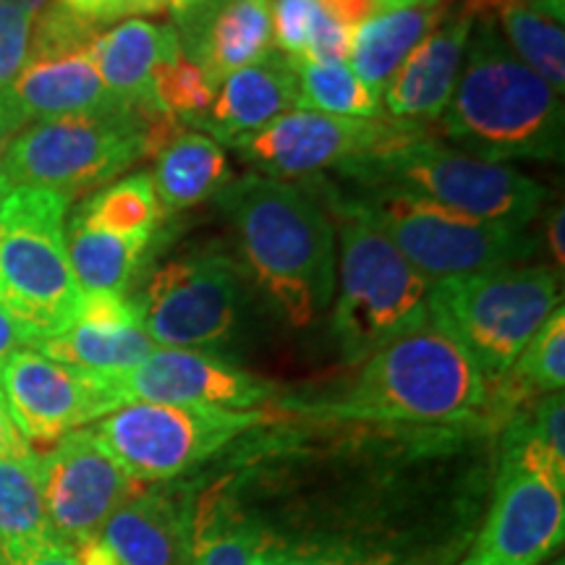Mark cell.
<instances>
[{
  "label": "cell",
  "mask_w": 565,
  "mask_h": 565,
  "mask_svg": "<svg viewBox=\"0 0 565 565\" xmlns=\"http://www.w3.org/2000/svg\"><path fill=\"white\" fill-rule=\"evenodd\" d=\"M236 231L246 273L282 320L307 328L335 291V228L312 194L291 181L249 173L215 196Z\"/></svg>",
  "instance_id": "obj_1"
},
{
  "label": "cell",
  "mask_w": 565,
  "mask_h": 565,
  "mask_svg": "<svg viewBox=\"0 0 565 565\" xmlns=\"http://www.w3.org/2000/svg\"><path fill=\"white\" fill-rule=\"evenodd\" d=\"M563 95L519 61L498 24L479 11L463 66L437 129L475 158L557 160L563 154Z\"/></svg>",
  "instance_id": "obj_2"
},
{
  "label": "cell",
  "mask_w": 565,
  "mask_h": 565,
  "mask_svg": "<svg viewBox=\"0 0 565 565\" xmlns=\"http://www.w3.org/2000/svg\"><path fill=\"white\" fill-rule=\"evenodd\" d=\"M280 406L335 422L454 424L484 412L487 383L463 345L427 317L370 353L335 398L282 401Z\"/></svg>",
  "instance_id": "obj_3"
},
{
  "label": "cell",
  "mask_w": 565,
  "mask_h": 565,
  "mask_svg": "<svg viewBox=\"0 0 565 565\" xmlns=\"http://www.w3.org/2000/svg\"><path fill=\"white\" fill-rule=\"evenodd\" d=\"M338 173L366 189H398L508 228H526L547 200V189L526 173L456 150L422 126H408Z\"/></svg>",
  "instance_id": "obj_4"
},
{
  "label": "cell",
  "mask_w": 565,
  "mask_h": 565,
  "mask_svg": "<svg viewBox=\"0 0 565 565\" xmlns=\"http://www.w3.org/2000/svg\"><path fill=\"white\" fill-rule=\"evenodd\" d=\"M68 204L51 189L13 186L0 207V303L30 349L66 333L82 301L68 263Z\"/></svg>",
  "instance_id": "obj_5"
},
{
  "label": "cell",
  "mask_w": 565,
  "mask_h": 565,
  "mask_svg": "<svg viewBox=\"0 0 565 565\" xmlns=\"http://www.w3.org/2000/svg\"><path fill=\"white\" fill-rule=\"evenodd\" d=\"M330 207L341 231V294L333 309V335L345 362L359 364L427 320L433 282L341 194H330Z\"/></svg>",
  "instance_id": "obj_6"
},
{
  "label": "cell",
  "mask_w": 565,
  "mask_h": 565,
  "mask_svg": "<svg viewBox=\"0 0 565 565\" xmlns=\"http://www.w3.org/2000/svg\"><path fill=\"white\" fill-rule=\"evenodd\" d=\"M561 303L553 267H494L433 282L429 317L498 383Z\"/></svg>",
  "instance_id": "obj_7"
},
{
  "label": "cell",
  "mask_w": 565,
  "mask_h": 565,
  "mask_svg": "<svg viewBox=\"0 0 565 565\" xmlns=\"http://www.w3.org/2000/svg\"><path fill=\"white\" fill-rule=\"evenodd\" d=\"M147 158V121L139 108H110L26 124L11 139L0 171L11 186L51 189L76 200Z\"/></svg>",
  "instance_id": "obj_8"
},
{
  "label": "cell",
  "mask_w": 565,
  "mask_h": 565,
  "mask_svg": "<svg viewBox=\"0 0 565 565\" xmlns=\"http://www.w3.org/2000/svg\"><path fill=\"white\" fill-rule=\"evenodd\" d=\"M343 200L429 282L524 263L536 249L526 228L479 221L398 189H366V194Z\"/></svg>",
  "instance_id": "obj_9"
},
{
  "label": "cell",
  "mask_w": 565,
  "mask_h": 565,
  "mask_svg": "<svg viewBox=\"0 0 565 565\" xmlns=\"http://www.w3.org/2000/svg\"><path fill=\"white\" fill-rule=\"evenodd\" d=\"M270 414L207 406L126 404L92 429L108 454L137 482H168L221 454L249 429L265 427Z\"/></svg>",
  "instance_id": "obj_10"
},
{
  "label": "cell",
  "mask_w": 565,
  "mask_h": 565,
  "mask_svg": "<svg viewBox=\"0 0 565 565\" xmlns=\"http://www.w3.org/2000/svg\"><path fill=\"white\" fill-rule=\"evenodd\" d=\"M145 330L160 349L204 351L228 341L244 301V270L223 252L160 265L141 296Z\"/></svg>",
  "instance_id": "obj_11"
},
{
  "label": "cell",
  "mask_w": 565,
  "mask_h": 565,
  "mask_svg": "<svg viewBox=\"0 0 565 565\" xmlns=\"http://www.w3.org/2000/svg\"><path fill=\"white\" fill-rule=\"evenodd\" d=\"M408 126L412 124L391 118H343L296 108L236 141L233 150L259 175L291 181L322 171H341L349 162L398 137Z\"/></svg>",
  "instance_id": "obj_12"
},
{
  "label": "cell",
  "mask_w": 565,
  "mask_h": 565,
  "mask_svg": "<svg viewBox=\"0 0 565 565\" xmlns=\"http://www.w3.org/2000/svg\"><path fill=\"white\" fill-rule=\"evenodd\" d=\"M42 500L53 540L79 547L95 540L105 521L137 494V479L108 454L92 429H76L40 456Z\"/></svg>",
  "instance_id": "obj_13"
},
{
  "label": "cell",
  "mask_w": 565,
  "mask_h": 565,
  "mask_svg": "<svg viewBox=\"0 0 565 565\" xmlns=\"http://www.w3.org/2000/svg\"><path fill=\"white\" fill-rule=\"evenodd\" d=\"M0 393L30 445L58 443L118 408L108 380L53 362L34 349H21L3 364Z\"/></svg>",
  "instance_id": "obj_14"
},
{
  "label": "cell",
  "mask_w": 565,
  "mask_h": 565,
  "mask_svg": "<svg viewBox=\"0 0 565 565\" xmlns=\"http://www.w3.org/2000/svg\"><path fill=\"white\" fill-rule=\"evenodd\" d=\"M118 408L126 404L207 406L254 412L278 395V387L207 351L154 349L131 372L105 377Z\"/></svg>",
  "instance_id": "obj_15"
},
{
  "label": "cell",
  "mask_w": 565,
  "mask_h": 565,
  "mask_svg": "<svg viewBox=\"0 0 565 565\" xmlns=\"http://www.w3.org/2000/svg\"><path fill=\"white\" fill-rule=\"evenodd\" d=\"M563 492L500 458L490 515L458 565H542L563 545Z\"/></svg>",
  "instance_id": "obj_16"
},
{
  "label": "cell",
  "mask_w": 565,
  "mask_h": 565,
  "mask_svg": "<svg viewBox=\"0 0 565 565\" xmlns=\"http://www.w3.org/2000/svg\"><path fill=\"white\" fill-rule=\"evenodd\" d=\"M192 503L173 490L137 492L95 540L74 547L79 565H189Z\"/></svg>",
  "instance_id": "obj_17"
},
{
  "label": "cell",
  "mask_w": 565,
  "mask_h": 565,
  "mask_svg": "<svg viewBox=\"0 0 565 565\" xmlns=\"http://www.w3.org/2000/svg\"><path fill=\"white\" fill-rule=\"evenodd\" d=\"M475 19V0H458L456 6H448L435 30L406 55L380 95L383 113L391 116V121L422 129L424 124H437L454 97Z\"/></svg>",
  "instance_id": "obj_18"
},
{
  "label": "cell",
  "mask_w": 565,
  "mask_h": 565,
  "mask_svg": "<svg viewBox=\"0 0 565 565\" xmlns=\"http://www.w3.org/2000/svg\"><path fill=\"white\" fill-rule=\"evenodd\" d=\"M158 349L145 330L141 301L126 294H82L66 333L34 345L42 356L97 377L131 372Z\"/></svg>",
  "instance_id": "obj_19"
},
{
  "label": "cell",
  "mask_w": 565,
  "mask_h": 565,
  "mask_svg": "<svg viewBox=\"0 0 565 565\" xmlns=\"http://www.w3.org/2000/svg\"><path fill=\"white\" fill-rule=\"evenodd\" d=\"M296 108H299V89H296L294 71L286 55L273 51L265 61L236 71L221 82L210 110L194 126H200L202 134H207L221 147H233Z\"/></svg>",
  "instance_id": "obj_20"
},
{
  "label": "cell",
  "mask_w": 565,
  "mask_h": 565,
  "mask_svg": "<svg viewBox=\"0 0 565 565\" xmlns=\"http://www.w3.org/2000/svg\"><path fill=\"white\" fill-rule=\"evenodd\" d=\"M3 92L26 118V124L121 108V103L105 89L89 51L30 58L11 87Z\"/></svg>",
  "instance_id": "obj_21"
},
{
  "label": "cell",
  "mask_w": 565,
  "mask_h": 565,
  "mask_svg": "<svg viewBox=\"0 0 565 565\" xmlns=\"http://www.w3.org/2000/svg\"><path fill=\"white\" fill-rule=\"evenodd\" d=\"M181 53L179 34L171 24L129 19L92 42L89 58L105 89L126 108H154L152 79L162 63Z\"/></svg>",
  "instance_id": "obj_22"
},
{
  "label": "cell",
  "mask_w": 565,
  "mask_h": 565,
  "mask_svg": "<svg viewBox=\"0 0 565 565\" xmlns=\"http://www.w3.org/2000/svg\"><path fill=\"white\" fill-rule=\"evenodd\" d=\"M273 51V0H228L186 55L221 87L231 74L265 61Z\"/></svg>",
  "instance_id": "obj_23"
},
{
  "label": "cell",
  "mask_w": 565,
  "mask_h": 565,
  "mask_svg": "<svg viewBox=\"0 0 565 565\" xmlns=\"http://www.w3.org/2000/svg\"><path fill=\"white\" fill-rule=\"evenodd\" d=\"M152 183L162 212L192 210L215 200L233 181L228 154L202 131H181L154 154Z\"/></svg>",
  "instance_id": "obj_24"
},
{
  "label": "cell",
  "mask_w": 565,
  "mask_h": 565,
  "mask_svg": "<svg viewBox=\"0 0 565 565\" xmlns=\"http://www.w3.org/2000/svg\"><path fill=\"white\" fill-rule=\"evenodd\" d=\"M450 6V3H448ZM448 6L377 11L353 32L351 68L374 95H383L387 82L406 55L435 30Z\"/></svg>",
  "instance_id": "obj_25"
},
{
  "label": "cell",
  "mask_w": 565,
  "mask_h": 565,
  "mask_svg": "<svg viewBox=\"0 0 565 565\" xmlns=\"http://www.w3.org/2000/svg\"><path fill=\"white\" fill-rule=\"evenodd\" d=\"M53 540L42 500L40 456L0 458V565H17Z\"/></svg>",
  "instance_id": "obj_26"
},
{
  "label": "cell",
  "mask_w": 565,
  "mask_h": 565,
  "mask_svg": "<svg viewBox=\"0 0 565 565\" xmlns=\"http://www.w3.org/2000/svg\"><path fill=\"white\" fill-rule=\"evenodd\" d=\"M152 242L124 238L76 221L68 223V263L82 294H126Z\"/></svg>",
  "instance_id": "obj_27"
},
{
  "label": "cell",
  "mask_w": 565,
  "mask_h": 565,
  "mask_svg": "<svg viewBox=\"0 0 565 565\" xmlns=\"http://www.w3.org/2000/svg\"><path fill=\"white\" fill-rule=\"evenodd\" d=\"M479 11H487L508 47L526 63L534 74H540L557 95L565 87V32L563 24L550 19L547 13L532 9L524 0H479ZM477 11V13H479Z\"/></svg>",
  "instance_id": "obj_28"
},
{
  "label": "cell",
  "mask_w": 565,
  "mask_h": 565,
  "mask_svg": "<svg viewBox=\"0 0 565 565\" xmlns=\"http://www.w3.org/2000/svg\"><path fill=\"white\" fill-rule=\"evenodd\" d=\"M160 217L162 210L154 194L152 175L150 171H139L87 196L71 215V221L124 238L152 242Z\"/></svg>",
  "instance_id": "obj_29"
},
{
  "label": "cell",
  "mask_w": 565,
  "mask_h": 565,
  "mask_svg": "<svg viewBox=\"0 0 565 565\" xmlns=\"http://www.w3.org/2000/svg\"><path fill=\"white\" fill-rule=\"evenodd\" d=\"M299 89V108L343 118H385L380 95L353 74L349 63L286 58Z\"/></svg>",
  "instance_id": "obj_30"
},
{
  "label": "cell",
  "mask_w": 565,
  "mask_h": 565,
  "mask_svg": "<svg viewBox=\"0 0 565 565\" xmlns=\"http://www.w3.org/2000/svg\"><path fill=\"white\" fill-rule=\"evenodd\" d=\"M273 536L254 521L228 513L221 500L192 508L189 565H246Z\"/></svg>",
  "instance_id": "obj_31"
},
{
  "label": "cell",
  "mask_w": 565,
  "mask_h": 565,
  "mask_svg": "<svg viewBox=\"0 0 565 565\" xmlns=\"http://www.w3.org/2000/svg\"><path fill=\"white\" fill-rule=\"evenodd\" d=\"M217 87L204 74L200 63L189 58L186 53L173 55L154 71L152 79V103L154 108L168 113L179 124H196L215 100Z\"/></svg>",
  "instance_id": "obj_32"
},
{
  "label": "cell",
  "mask_w": 565,
  "mask_h": 565,
  "mask_svg": "<svg viewBox=\"0 0 565 565\" xmlns=\"http://www.w3.org/2000/svg\"><path fill=\"white\" fill-rule=\"evenodd\" d=\"M324 11L317 0H273V40L286 58H303Z\"/></svg>",
  "instance_id": "obj_33"
},
{
  "label": "cell",
  "mask_w": 565,
  "mask_h": 565,
  "mask_svg": "<svg viewBox=\"0 0 565 565\" xmlns=\"http://www.w3.org/2000/svg\"><path fill=\"white\" fill-rule=\"evenodd\" d=\"M278 565H443L429 555L401 557L393 553H370L341 545L324 547H286L280 545Z\"/></svg>",
  "instance_id": "obj_34"
},
{
  "label": "cell",
  "mask_w": 565,
  "mask_h": 565,
  "mask_svg": "<svg viewBox=\"0 0 565 565\" xmlns=\"http://www.w3.org/2000/svg\"><path fill=\"white\" fill-rule=\"evenodd\" d=\"M32 21V13L13 9V6H0V92L11 87L19 71L24 68L26 55H30Z\"/></svg>",
  "instance_id": "obj_35"
},
{
  "label": "cell",
  "mask_w": 565,
  "mask_h": 565,
  "mask_svg": "<svg viewBox=\"0 0 565 565\" xmlns=\"http://www.w3.org/2000/svg\"><path fill=\"white\" fill-rule=\"evenodd\" d=\"M76 17L92 21V24L105 26L116 21H129L137 17H152V13L166 11L171 0H58Z\"/></svg>",
  "instance_id": "obj_36"
},
{
  "label": "cell",
  "mask_w": 565,
  "mask_h": 565,
  "mask_svg": "<svg viewBox=\"0 0 565 565\" xmlns=\"http://www.w3.org/2000/svg\"><path fill=\"white\" fill-rule=\"evenodd\" d=\"M228 0H171V19H173V30L179 34L181 51L189 53L194 47V42L200 40V34L204 32V26L210 24V19L215 17L217 11Z\"/></svg>",
  "instance_id": "obj_37"
},
{
  "label": "cell",
  "mask_w": 565,
  "mask_h": 565,
  "mask_svg": "<svg viewBox=\"0 0 565 565\" xmlns=\"http://www.w3.org/2000/svg\"><path fill=\"white\" fill-rule=\"evenodd\" d=\"M353 47V32L349 26L338 24L324 13V19L317 26L312 40H309L307 53L303 58L317 61V63H345L351 58Z\"/></svg>",
  "instance_id": "obj_38"
},
{
  "label": "cell",
  "mask_w": 565,
  "mask_h": 565,
  "mask_svg": "<svg viewBox=\"0 0 565 565\" xmlns=\"http://www.w3.org/2000/svg\"><path fill=\"white\" fill-rule=\"evenodd\" d=\"M320 9L338 24L356 32L366 19L377 13V0H317Z\"/></svg>",
  "instance_id": "obj_39"
},
{
  "label": "cell",
  "mask_w": 565,
  "mask_h": 565,
  "mask_svg": "<svg viewBox=\"0 0 565 565\" xmlns=\"http://www.w3.org/2000/svg\"><path fill=\"white\" fill-rule=\"evenodd\" d=\"M26 454H32V445L19 433L17 422H13L9 406H6L3 393H0V458H17Z\"/></svg>",
  "instance_id": "obj_40"
},
{
  "label": "cell",
  "mask_w": 565,
  "mask_h": 565,
  "mask_svg": "<svg viewBox=\"0 0 565 565\" xmlns=\"http://www.w3.org/2000/svg\"><path fill=\"white\" fill-rule=\"evenodd\" d=\"M21 349H30V338H26L24 330L19 328V322L0 303V370Z\"/></svg>",
  "instance_id": "obj_41"
},
{
  "label": "cell",
  "mask_w": 565,
  "mask_h": 565,
  "mask_svg": "<svg viewBox=\"0 0 565 565\" xmlns=\"http://www.w3.org/2000/svg\"><path fill=\"white\" fill-rule=\"evenodd\" d=\"M26 126V118L21 116L17 105L11 103V97L6 92H0V160H3V152L9 150L11 139Z\"/></svg>",
  "instance_id": "obj_42"
},
{
  "label": "cell",
  "mask_w": 565,
  "mask_h": 565,
  "mask_svg": "<svg viewBox=\"0 0 565 565\" xmlns=\"http://www.w3.org/2000/svg\"><path fill=\"white\" fill-rule=\"evenodd\" d=\"M17 565H79L74 550L61 545V542H47L38 550H32L30 555H24Z\"/></svg>",
  "instance_id": "obj_43"
},
{
  "label": "cell",
  "mask_w": 565,
  "mask_h": 565,
  "mask_svg": "<svg viewBox=\"0 0 565 565\" xmlns=\"http://www.w3.org/2000/svg\"><path fill=\"white\" fill-rule=\"evenodd\" d=\"M563 228H565V210L563 204H557L550 212L547 217V246L550 254H553V263L557 267V273H563V263H565V242H563Z\"/></svg>",
  "instance_id": "obj_44"
},
{
  "label": "cell",
  "mask_w": 565,
  "mask_h": 565,
  "mask_svg": "<svg viewBox=\"0 0 565 565\" xmlns=\"http://www.w3.org/2000/svg\"><path fill=\"white\" fill-rule=\"evenodd\" d=\"M532 9L547 13L550 19H555L557 24H563L565 19V0H524Z\"/></svg>",
  "instance_id": "obj_45"
},
{
  "label": "cell",
  "mask_w": 565,
  "mask_h": 565,
  "mask_svg": "<svg viewBox=\"0 0 565 565\" xmlns=\"http://www.w3.org/2000/svg\"><path fill=\"white\" fill-rule=\"evenodd\" d=\"M450 0H377V11L416 9V6H448Z\"/></svg>",
  "instance_id": "obj_46"
},
{
  "label": "cell",
  "mask_w": 565,
  "mask_h": 565,
  "mask_svg": "<svg viewBox=\"0 0 565 565\" xmlns=\"http://www.w3.org/2000/svg\"><path fill=\"white\" fill-rule=\"evenodd\" d=\"M280 545H282V542H275V540H270V542H267V545H265L263 550H259V553L254 555L252 561L246 563V565H278Z\"/></svg>",
  "instance_id": "obj_47"
},
{
  "label": "cell",
  "mask_w": 565,
  "mask_h": 565,
  "mask_svg": "<svg viewBox=\"0 0 565 565\" xmlns=\"http://www.w3.org/2000/svg\"><path fill=\"white\" fill-rule=\"evenodd\" d=\"M47 3H51V0H0V6H13V9L32 13V17H38Z\"/></svg>",
  "instance_id": "obj_48"
},
{
  "label": "cell",
  "mask_w": 565,
  "mask_h": 565,
  "mask_svg": "<svg viewBox=\"0 0 565 565\" xmlns=\"http://www.w3.org/2000/svg\"><path fill=\"white\" fill-rule=\"evenodd\" d=\"M11 181L9 179H6V175H3V171H0V207H3V202H6V196H9L11 194Z\"/></svg>",
  "instance_id": "obj_49"
},
{
  "label": "cell",
  "mask_w": 565,
  "mask_h": 565,
  "mask_svg": "<svg viewBox=\"0 0 565 565\" xmlns=\"http://www.w3.org/2000/svg\"><path fill=\"white\" fill-rule=\"evenodd\" d=\"M553 565H563V563H561V561H557V563H553Z\"/></svg>",
  "instance_id": "obj_50"
}]
</instances>
